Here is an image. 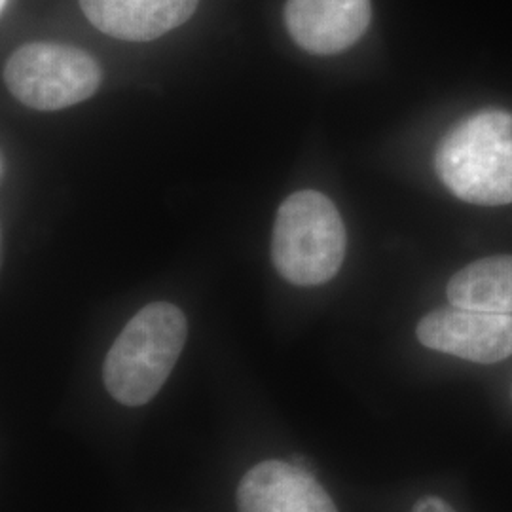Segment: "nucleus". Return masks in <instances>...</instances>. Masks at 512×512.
<instances>
[{
    "label": "nucleus",
    "instance_id": "f257e3e1",
    "mask_svg": "<svg viewBox=\"0 0 512 512\" xmlns=\"http://www.w3.org/2000/svg\"><path fill=\"white\" fill-rule=\"evenodd\" d=\"M435 169L463 202L512 203V112L484 109L459 120L440 141Z\"/></svg>",
    "mask_w": 512,
    "mask_h": 512
},
{
    "label": "nucleus",
    "instance_id": "f03ea898",
    "mask_svg": "<svg viewBox=\"0 0 512 512\" xmlns=\"http://www.w3.org/2000/svg\"><path fill=\"white\" fill-rule=\"evenodd\" d=\"M188 336L183 311L154 302L137 311L110 346L103 382L110 397L126 406L150 403L177 365Z\"/></svg>",
    "mask_w": 512,
    "mask_h": 512
},
{
    "label": "nucleus",
    "instance_id": "7ed1b4c3",
    "mask_svg": "<svg viewBox=\"0 0 512 512\" xmlns=\"http://www.w3.org/2000/svg\"><path fill=\"white\" fill-rule=\"evenodd\" d=\"M346 226L336 205L317 190H300L279 205L272 260L283 279L315 287L338 274L346 258Z\"/></svg>",
    "mask_w": 512,
    "mask_h": 512
},
{
    "label": "nucleus",
    "instance_id": "20e7f679",
    "mask_svg": "<svg viewBox=\"0 0 512 512\" xmlns=\"http://www.w3.org/2000/svg\"><path fill=\"white\" fill-rule=\"evenodd\" d=\"M4 82L25 107L69 109L101 88L103 71L93 55L55 42H31L18 48L4 67Z\"/></svg>",
    "mask_w": 512,
    "mask_h": 512
},
{
    "label": "nucleus",
    "instance_id": "39448f33",
    "mask_svg": "<svg viewBox=\"0 0 512 512\" xmlns=\"http://www.w3.org/2000/svg\"><path fill=\"white\" fill-rule=\"evenodd\" d=\"M425 348L494 365L512 355V315L448 306L427 313L416 329Z\"/></svg>",
    "mask_w": 512,
    "mask_h": 512
},
{
    "label": "nucleus",
    "instance_id": "423d86ee",
    "mask_svg": "<svg viewBox=\"0 0 512 512\" xmlns=\"http://www.w3.org/2000/svg\"><path fill=\"white\" fill-rule=\"evenodd\" d=\"M285 27L315 55H334L357 44L372 19V0H287Z\"/></svg>",
    "mask_w": 512,
    "mask_h": 512
},
{
    "label": "nucleus",
    "instance_id": "0eeeda50",
    "mask_svg": "<svg viewBox=\"0 0 512 512\" xmlns=\"http://www.w3.org/2000/svg\"><path fill=\"white\" fill-rule=\"evenodd\" d=\"M239 512H338L330 495L298 461H262L238 486Z\"/></svg>",
    "mask_w": 512,
    "mask_h": 512
},
{
    "label": "nucleus",
    "instance_id": "6e6552de",
    "mask_svg": "<svg viewBox=\"0 0 512 512\" xmlns=\"http://www.w3.org/2000/svg\"><path fill=\"white\" fill-rule=\"evenodd\" d=\"M200 0H80L95 29L118 40L164 37L194 16Z\"/></svg>",
    "mask_w": 512,
    "mask_h": 512
},
{
    "label": "nucleus",
    "instance_id": "1a4fd4ad",
    "mask_svg": "<svg viewBox=\"0 0 512 512\" xmlns=\"http://www.w3.org/2000/svg\"><path fill=\"white\" fill-rule=\"evenodd\" d=\"M446 294L452 306L512 315V256H488L461 268Z\"/></svg>",
    "mask_w": 512,
    "mask_h": 512
},
{
    "label": "nucleus",
    "instance_id": "9d476101",
    "mask_svg": "<svg viewBox=\"0 0 512 512\" xmlns=\"http://www.w3.org/2000/svg\"><path fill=\"white\" fill-rule=\"evenodd\" d=\"M412 512H456L444 499L435 497V495H429V497H423L420 499Z\"/></svg>",
    "mask_w": 512,
    "mask_h": 512
},
{
    "label": "nucleus",
    "instance_id": "9b49d317",
    "mask_svg": "<svg viewBox=\"0 0 512 512\" xmlns=\"http://www.w3.org/2000/svg\"><path fill=\"white\" fill-rule=\"evenodd\" d=\"M0 4H2V8H4V4H6V0H0Z\"/></svg>",
    "mask_w": 512,
    "mask_h": 512
}]
</instances>
